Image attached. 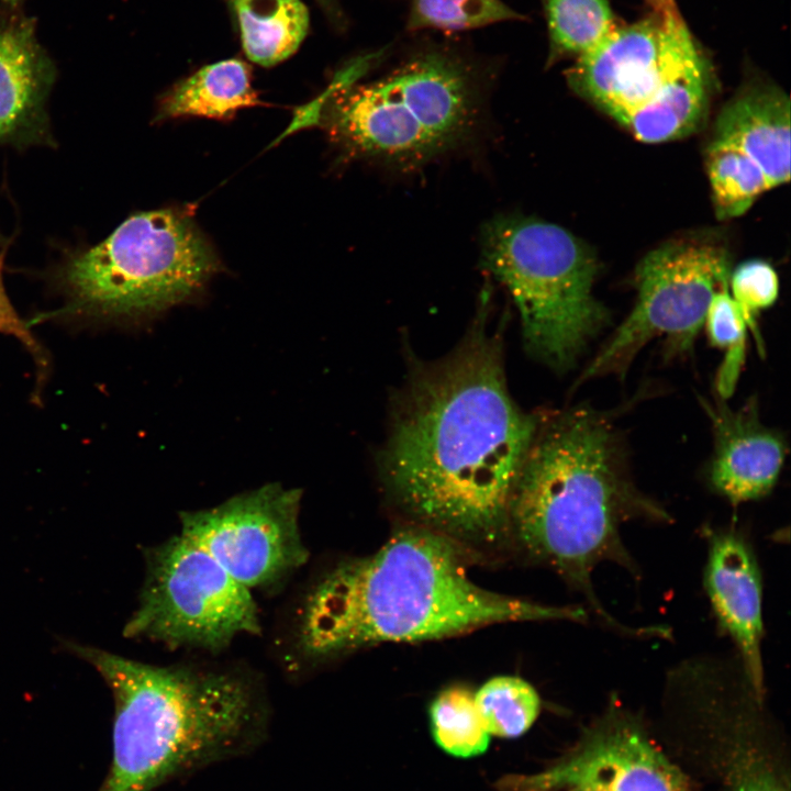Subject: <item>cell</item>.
Returning <instances> with one entry per match:
<instances>
[{
	"mask_svg": "<svg viewBox=\"0 0 791 791\" xmlns=\"http://www.w3.org/2000/svg\"><path fill=\"white\" fill-rule=\"evenodd\" d=\"M539 419L510 396L484 315L446 356L417 363L397 394L380 475L413 523L464 545L510 537L513 493Z\"/></svg>",
	"mask_w": 791,
	"mask_h": 791,
	"instance_id": "obj_1",
	"label": "cell"
},
{
	"mask_svg": "<svg viewBox=\"0 0 791 791\" xmlns=\"http://www.w3.org/2000/svg\"><path fill=\"white\" fill-rule=\"evenodd\" d=\"M587 619L582 608L543 605L477 586L460 544L413 523L376 553L344 560L319 579L302 605L298 643L307 657L323 659L497 623Z\"/></svg>",
	"mask_w": 791,
	"mask_h": 791,
	"instance_id": "obj_2",
	"label": "cell"
},
{
	"mask_svg": "<svg viewBox=\"0 0 791 791\" xmlns=\"http://www.w3.org/2000/svg\"><path fill=\"white\" fill-rule=\"evenodd\" d=\"M635 519L670 516L633 483L606 417L577 406L539 420L513 493L510 537L582 592L609 626L639 635L640 628L623 626L604 610L591 581L605 561L636 572L620 533Z\"/></svg>",
	"mask_w": 791,
	"mask_h": 791,
	"instance_id": "obj_3",
	"label": "cell"
},
{
	"mask_svg": "<svg viewBox=\"0 0 791 791\" xmlns=\"http://www.w3.org/2000/svg\"><path fill=\"white\" fill-rule=\"evenodd\" d=\"M62 645L96 668L114 701L112 761L98 791H153L245 755L264 738L266 705L246 677L148 665L73 640Z\"/></svg>",
	"mask_w": 791,
	"mask_h": 791,
	"instance_id": "obj_4",
	"label": "cell"
},
{
	"mask_svg": "<svg viewBox=\"0 0 791 791\" xmlns=\"http://www.w3.org/2000/svg\"><path fill=\"white\" fill-rule=\"evenodd\" d=\"M376 65L375 52L358 56L322 98V123L347 153L414 167L475 134L491 69L472 54L449 42L426 40L386 74L359 83Z\"/></svg>",
	"mask_w": 791,
	"mask_h": 791,
	"instance_id": "obj_5",
	"label": "cell"
},
{
	"mask_svg": "<svg viewBox=\"0 0 791 791\" xmlns=\"http://www.w3.org/2000/svg\"><path fill=\"white\" fill-rule=\"evenodd\" d=\"M219 269L213 248L185 213L138 212L52 271L63 298L54 314L90 324L142 320L192 298Z\"/></svg>",
	"mask_w": 791,
	"mask_h": 791,
	"instance_id": "obj_6",
	"label": "cell"
},
{
	"mask_svg": "<svg viewBox=\"0 0 791 791\" xmlns=\"http://www.w3.org/2000/svg\"><path fill=\"white\" fill-rule=\"evenodd\" d=\"M481 258L510 292L528 350L555 369L570 367L606 324L608 311L592 293L594 257L566 229L495 216L482 230Z\"/></svg>",
	"mask_w": 791,
	"mask_h": 791,
	"instance_id": "obj_7",
	"label": "cell"
},
{
	"mask_svg": "<svg viewBox=\"0 0 791 791\" xmlns=\"http://www.w3.org/2000/svg\"><path fill=\"white\" fill-rule=\"evenodd\" d=\"M140 602L123 628L129 638L220 651L241 634H258L250 590L182 534L144 550Z\"/></svg>",
	"mask_w": 791,
	"mask_h": 791,
	"instance_id": "obj_8",
	"label": "cell"
},
{
	"mask_svg": "<svg viewBox=\"0 0 791 791\" xmlns=\"http://www.w3.org/2000/svg\"><path fill=\"white\" fill-rule=\"evenodd\" d=\"M728 280L727 255L710 243L680 241L650 252L636 271L634 308L581 380L623 376L636 354L655 337H665L668 354L690 352L713 296L728 287Z\"/></svg>",
	"mask_w": 791,
	"mask_h": 791,
	"instance_id": "obj_9",
	"label": "cell"
},
{
	"mask_svg": "<svg viewBox=\"0 0 791 791\" xmlns=\"http://www.w3.org/2000/svg\"><path fill=\"white\" fill-rule=\"evenodd\" d=\"M302 492L269 483L204 510L180 513V534L210 554L237 582L268 586L301 567Z\"/></svg>",
	"mask_w": 791,
	"mask_h": 791,
	"instance_id": "obj_10",
	"label": "cell"
},
{
	"mask_svg": "<svg viewBox=\"0 0 791 791\" xmlns=\"http://www.w3.org/2000/svg\"><path fill=\"white\" fill-rule=\"evenodd\" d=\"M693 43L679 11L615 26L577 57L569 82L619 123L649 100Z\"/></svg>",
	"mask_w": 791,
	"mask_h": 791,
	"instance_id": "obj_11",
	"label": "cell"
},
{
	"mask_svg": "<svg viewBox=\"0 0 791 791\" xmlns=\"http://www.w3.org/2000/svg\"><path fill=\"white\" fill-rule=\"evenodd\" d=\"M508 783L511 791H689L681 769L637 721L616 708L554 766Z\"/></svg>",
	"mask_w": 791,
	"mask_h": 791,
	"instance_id": "obj_12",
	"label": "cell"
},
{
	"mask_svg": "<svg viewBox=\"0 0 791 791\" xmlns=\"http://www.w3.org/2000/svg\"><path fill=\"white\" fill-rule=\"evenodd\" d=\"M704 588L721 628L736 645L747 682L762 700L761 577L751 547L738 533L721 531L710 534Z\"/></svg>",
	"mask_w": 791,
	"mask_h": 791,
	"instance_id": "obj_13",
	"label": "cell"
},
{
	"mask_svg": "<svg viewBox=\"0 0 791 791\" xmlns=\"http://www.w3.org/2000/svg\"><path fill=\"white\" fill-rule=\"evenodd\" d=\"M711 421L714 453L710 466L712 487L733 504L768 494L781 471L786 447L781 435L758 419L756 403L739 410L723 399H701Z\"/></svg>",
	"mask_w": 791,
	"mask_h": 791,
	"instance_id": "obj_14",
	"label": "cell"
},
{
	"mask_svg": "<svg viewBox=\"0 0 791 791\" xmlns=\"http://www.w3.org/2000/svg\"><path fill=\"white\" fill-rule=\"evenodd\" d=\"M54 74L31 21L0 25V146L55 145L46 111Z\"/></svg>",
	"mask_w": 791,
	"mask_h": 791,
	"instance_id": "obj_15",
	"label": "cell"
},
{
	"mask_svg": "<svg viewBox=\"0 0 791 791\" xmlns=\"http://www.w3.org/2000/svg\"><path fill=\"white\" fill-rule=\"evenodd\" d=\"M713 140L729 144L762 171L770 189L790 178V100L772 86L745 89L721 111Z\"/></svg>",
	"mask_w": 791,
	"mask_h": 791,
	"instance_id": "obj_16",
	"label": "cell"
},
{
	"mask_svg": "<svg viewBox=\"0 0 791 791\" xmlns=\"http://www.w3.org/2000/svg\"><path fill=\"white\" fill-rule=\"evenodd\" d=\"M706 91L705 62L693 42L654 96L621 124L642 142L660 143L681 137L700 122Z\"/></svg>",
	"mask_w": 791,
	"mask_h": 791,
	"instance_id": "obj_17",
	"label": "cell"
},
{
	"mask_svg": "<svg viewBox=\"0 0 791 791\" xmlns=\"http://www.w3.org/2000/svg\"><path fill=\"white\" fill-rule=\"evenodd\" d=\"M259 103L248 64L237 58L202 67L178 82L161 100L158 120L187 115L230 119Z\"/></svg>",
	"mask_w": 791,
	"mask_h": 791,
	"instance_id": "obj_18",
	"label": "cell"
},
{
	"mask_svg": "<svg viewBox=\"0 0 791 791\" xmlns=\"http://www.w3.org/2000/svg\"><path fill=\"white\" fill-rule=\"evenodd\" d=\"M243 49L252 62L276 65L290 57L309 29V11L301 0H231Z\"/></svg>",
	"mask_w": 791,
	"mask_h": 791,
	"instance_id": "obj_19",
	"label": "cell"
},
{
	"mask_svg": "<svg viewBox=\"0 0 791 791\" xmlns=\"http://www.w3.org/2000/svg\"><path fill=\"white\" fill-rule=\"evenodd\" d=\"M549 34V62L580 56L615 26L609 0H541Z\"/></svg>",
	"mask_w": 791,
	"mask_h": 791,
	"instance_id": "obj_20",
	"label": "cell"
},
{
	"mask_svg": "<svg viewBox=\"0 0 791 791\" xmlns=\"http://www.w3.org/2000/svg\"><path fill=\"white\" fill-rule=\"evenodd\" d=\"M706 167L715 211L721 219L745 213L756 198L770 189L762 171L736 148L712 138Z\"/></svg>",
	"mask_w": 791,
	"mask_h": 791,
	"instance_id": "obj_21",
	"label": "cell"
},
{
	"mask_svg": "<svg viewBox=\"0 0 791 791\" xmlns=\"http://www.w3.org/2000/svg\"><path fill=\"white\" fill-rule=\"evenodd\" d=\"M431 732L445 753L470 758L483 754L490 740L474 693L464 687L442 691L430 706Z\"/></svg>",
	"mask_w": 791,
	"mask_h": 791,
	"instance_id": "obj_22",
	"label": "cell"
},
{
	"mask_svg": "<svg viewBox=\"0 0 791 791\" xmlns=\"http://www.w3.org/2000/svg\"><path fill=\"white\" fill-rule=\"evenodd\" d=\"M474 697L488 733L498 737L514 738L523 735L541 711L537 691L517 677L492 678Z\"/></svg>",
	"mask_w": 791,
	"mask_h": 791,
	"instance_id": "obj_23",
	"label": "cell"
},
{
	"mask_svg": "<svg viewBox=\"0 0 791 791\" xmlns=\"http://www.w3.org/2000/svg\"><path fill=\"white\" fill-rule=\"evenodd\" d=\"M524 19L502 0H411L405 29L459 32Z\"/></svg>",
	"mask_w": 791,
	"mask_h": 791,
	"instance_id": "obj_24",
	"label": "cell"
},
{
	"mask_svg": "<svg viewBox=\"0 0 791 791\" xmlns=\"http://www.w3.org/2000/svg\"><path fill=\"white\" fill-rule=\"evenodd\" d=\"M710 343L726 350L716 378V389L722 399L735 389L745 359L748 325L746 319L728 292L718 290L708 308L704 323Z\"/></svg>",
	"mask_w": 791,
	"mask_h": 791,
	"instance_id": "obj_25",
	"label": "cell"
},
{
	"mask_svg": "<svg viewBox=\"0 0 791 791\" xmlns=\"http://www.w3.org/2000/svg\"><path fill=\"white\" fill-rule=\"evenodd\" d=\"M732 298L742 310L748 331L759 339L756 316L771 307L779 293V279L775 269L766 261L754 259L740 264L729 275Z\"/></svg>",
	"mask_w": 791,
	"mask_h": 791,
	"instance_id": "obj_26",
	"label": "cell"
},
{
	"mask_svg": "<svg viewBox=\"0 0 791 791\" xmlns=\"http://www.w3.org/2000/svg\"><path fill=\"white\" fill-rule=\"evenodd\" d=\"M7 247L0 250V333L15 337L32 355L36 365V390L34 401L41 397L42 387L49 372L47 352L32 333L29 323L12 305L3 285V266Z\"/></svg>",
	"mask_w": 791,
	"mask_h": 791,
	"instance_id": "obj_27",
	"label": "cell"
},
{
	"mask_svg": "<svg viewBox=\"0 0 791 791\" xmlns=\"http://www.w3.org/2000/svg\"><path fill=\"white\" fill-rule=\"evenodd\" d=\"M728 773L727 791H788L782 775L756 749L738 753Z\"/></svg>",
	"mask_w": 791,
	"mask_h": 791,
	"instance_id": "obj_28",
	"label": "cell"
},
{
	"mask_svg": "<svg viewBox=\"0 0 791 791\" xmlns=\"http://www.w3.org/2000/svg\"><path fill=\"white\" fill-rule=\"evenodd\" d=\"M648 1L654 7L657 14H660L664 11L676 5L675 0H648Z\"/></svg>",
	"mask_w": 791,
	"mask_h": 791,
	"instance_id": "obj_29",
	"label": "cell"
},
{
	"mask_svg": "<svg viewBox=\"0 0 791 791\" xmlns=\"http://www.w3.org/2000/svg\"><path fill=\"white\" fill-rule=\"evenodd\" d=\"M330 12H332L334 15L338 13V9H336L334 4V0H320Z\"/></svg>",
	"mask_w": 791,
	"mask_h": 791,
	"instance_id": "obj_30",
	"label": "cell"
},
{
	"mask_svg": "<svg viewBox=\"0 0 791 791\" xmlns=\"http://www.w3.org/2000/svg\"><path fill=\"white\" fill-rule=\"evenodd\" d=\"M3 2L10 7H15L21 2V0H3Z\"/></svg>",
	"mask_w": 791,
	"mask_h": 791,
	"instance_id": "obj_31",
	"label": "cell"
},
{
	"mask_svg": "<svg viewBox=\"0 0 791 791\" xmlns=\"http://www.w3.org/2000/svg\"><path fill=\"white\" fill-rule=\"evenodd\" d=\"M7 241L5 238L0 234V250L4 247H7Z\"/></svg>",
	"mask_w": 791,
	"mask_h": 791,
	"instance_id": "obj_32",
	"label": "cell"
},
{
	"mask_svg": "<svg viewBox=\"0 0 791 791\" xmlns=\"http://www.w3.org/2000/svg\"><path fill=\"white\" fill-rule=\"evenodd\" d=\"M567 791H590V790L575 788V789H569Z\"/></svg>",
	"mask_w": 791,
	"mask_h": 791,
	"instance_id": "obj_33",
	"label": "cell"
}]
</instances>
